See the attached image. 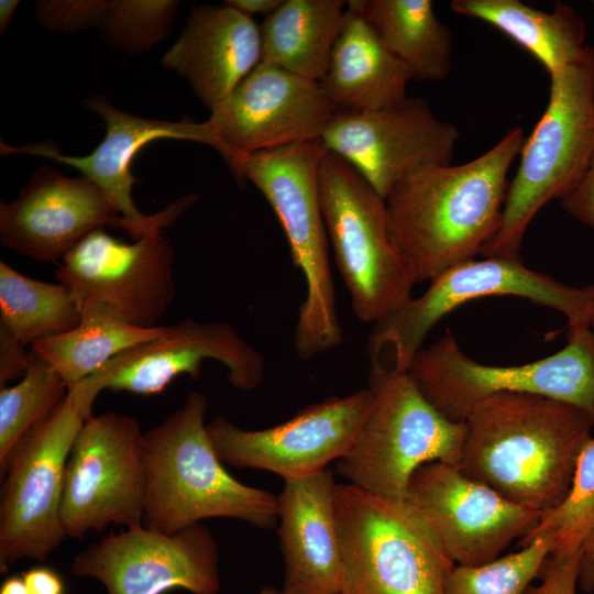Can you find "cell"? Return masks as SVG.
<instances>
[{"mask_svg":"<svg viewBox=\"0 0 594 594\" xmlns=\"http://www.w3.org/2000/svg\"><path fill=\"white\" fill-rule=\"evenodd\" d=\"M525 140L516 127L476 158L428 167L389 191L391 237L415 284L483 252L499 228L507 174Z\"/></svg>","mask_w":594,"mask_h":594,"instance_id":"cell-1","label":"cell"},{"mask_svg":"<svg viewBox=\"0 0 594 594\" xmlns=\"http://www.w3.org/2000/svg\"><path fill=\"white\" fill-rule=\"evenodd\" d=\"M457 464L504 498L546 514L566 497L594 420L548 397L497 393L471 407Z\"/></svg>","mask_w":594,"mask_h":594,"instance_id":"cell-2","label":"cell"},{"mask_svg":"<svg viewBox=\"0 0 594 594\" xmlns=\"http://www.w3.org/2000/svg\"><path fill=\"white\" fill-rule=\"evenodd\" d=\"M208 402L190 392L183 406L145 432L143 526L174 534L208 518L277 526V496L235 480L218 457L205 422Z\"/></svg>","mask_w":594,"mask_h":594,"instance_id":"cell-3","label":"cell"},{"mask_svg":"<svg viewBox=\"0 0 594 594\" xmlns=\"http://www.w3.org/2000/svg\"><path fill=\"white\" fill-rule=\"evenodd\" d=\"M324 153L319 138L243 155L232 169L270 204L304 276L305 299L294 331L295 351L302 360L328 352L343 340L320 198Z\"/></svg>","mask_w":594,"mask_h":594,"instance_id":"cell-4","label":"cell"},{"mask_svg":"<svg viewBox=\"0 0 594 594\" xmlns=\"http://www.w3.org/2000/svg\"><path fill=\"white\" fill-rule=\"evenodd\" d=\"M369 388L370 407L337 472L348 484L403 504L421 465L459 463L464 422L439 413L407 371L372 364Z\"/></svg>","mask_w":594,"mask_h":594,"instance_id":"cell-5","label":"cell"},{"mask_svg":"<svg viewBox=\"0 0 594 594\" xmlns=\"http://www.w3.org/2000/svg\"><path fill=\"white\" fill-rule=\"evenodd\" d=\"M549 76L548 106L525 140L499 228L482 252L485 257L519 256L532 219L578 184L594 153V50Z\"/></svg>","mask_w":594,"mask_h":594,"instance_id":"cell-6","label":"cell"},{"mask_svg":"<svg viewBox=\"0 0 594 594\" xmlns=\"http://www.w3.org/2000/svg\"><path fill=\"white\" fill-rule=\"evenodd\" d=\"M493 296L528 299L563 314L570 329L591 327L594 285L572 287L527 267L520 256H490L457 264L418 297L373 324L367 338L372 363L407 371L432 328L465 302Z\"/></svg>","mask_w":594,"mask_h":594,"instance_id":"cell-7","label":"cell"},{"mask_svg":"<svg viewBox=\"0 0 594 594\" xmlns=\"http://www.w3.org/2000/svg\"><path fill=\"white\" fill-rule=\"evenodd\" d=\"M420 392L444 417L463 421L481 399L497 393L532 394L572 405L594 420V330L570 329L566 344L520 365H487L466 355L451 333L421 348L408 369Z\"/></svg>","mask_w":594,"mask_h":594,"instance_id":"cell-8","label":"cell"},{"mask_svg":"<svg viewBox=\"0 0 594 594\" xmlns=\"http://www.w3.org/2000/svg\"><path fill=\"white\" fill-rule=\"evenodd\" d=\"M320 198L329 244L356 318L376 323L416 285L389 232L385 199L345 160L326 151Z\"/></svg>","mask_w":594,"mask_h":594,"instance_id":"cell-9","label":"cell"},{"mask_svg":"<svg viewBox=\"0 0 594 594\" xmlns=\"http://www.w3.org/2000/svg\"><path fill=\"white\" fill-rule=\"evenodd\" d=\"M340 594H446L455 565L405 504L337 484Z\"/></svg>","mask_w":594,"mask_h":594,"instance_id":"cell-10","label":"cell"},{"mask_svg":"<svg viewBox=\"0 0 594 594\" xmlns=\"http://www.w3.org/2000/svg\"><path fill=\"white\" fill-rule=\"evenodd\" d=\"M88 420L68 392L18 443L1 476L0 571L23 558L45 562L66 537L62 502L67 461Z\"/></svg>","mask_w":594,"mask_h":594,"instance_id":"cell-11","label":"cell"},{"mask_svg":"<svg viewBox=\"0 0 594 594\" xmlns=\"http://www.w3.org/2000/svg\"><path fill=\"white\" fill-rule=\"evenodd\" d=\"M147 469L145 432L134 417L109 411L80 428L66 466L62 522L81 539L111 524L143 525Z\"/></svg>","mask_w":594,"mask_h":594,"instance_id":"cell-12","label":"cell"},{"mask_svg":"<svg viewBox=\"0 0 594 594\" xmlns=\"http://www.w3.org/2000/svg\"><path fill=\"white\" fill-rule=\"evenodd\" d=\"M173 264L174 249L161 231L127 243L100 229L58 262L55 277L68 288L80 314L98 309L120 321L154 328L175 297Z\"/></svg>","mask_w":594,"mask_h":594,"instance_id":"cell-13","label":"cell"},{"mask_svg":"<svg viewBox=\"0 0 594 594\" xmlns=\"http://www.w3.org/2000/svg\"><path fill=\"white\" fill-rule=\"evenodd\" d=\"M404 504L455 565L499 558L513 541L527 537L542 515L441 461L416 470Z\"/></svg>","mask_w":594,"mask_h":594,"instance_id":"cell-14","label":"cell"},{"mask_svg":"<svg viewBox=\"0 0 594 594\" xmlns=\"http://www.w3.org/2000/svg\"><path fill=\"white\" fill-rule=\"evenodd\" d=\"M205 360L226 366L228 381L240 391L256 388L264 377L262 355L231 324L187 318L166 326L157 338L117 354L68 391L82 409L92 415L101 391L143 396L160 394L179 375L198 380Z\"/></svg>","mask_w":594,"mask_h":594,"instance_id":"cell-15","label":"cell"},{"mask_svg":"<svg viewBox=\"0 0 594 594\" xmlns=\"http://www.w3.org/2000/svg\"><path fill=\"white\" fill-rule=\"evenodd\" d=\"M75 576L99 581L108 594H218L219 547L211 531L195 524L174 534L146 527L110 534L73 560Z\"/></svg>","mask_w":594,"mask_h":594,"instance_id":"cell-16","label":"cell"},{"mask_svg":"<svg viewBox=\"0 0 594 594\" xmlns=\"http://www.w3.org/2000/svg\"><path fill=\"white\" fill-rule=\"evenodd\" d=\"M459 139L458 128L419 97L372 111H340L320 138L326 151L350 163L384 199L408 176L451 164Z\"/></svg>","mask_w":594,"mask_h":594,"instance_id":"cell-17","label":"cell"},{"mask_svg":"<svg viewBox=\"0 0 594 594\" xmlns=\"http://www.w3.org/2000/svg\"><path fill=\"white\" fill-rule=\"evenodd\" d=\"M340 111L320 81L261 62L206 122L233 169L243 155L321 138Z\"/></svg>","mask_w":594,"mask_h":594,"instance_id":"cell-18","label":"cell"},{"mask_svg":"<svg viewBox=\"0 0 594 594\" xmlns=\"http://www.w3.org/2000/svg\"><path fill=\"white\" fill-rule=\"evenodd\" d=\"M82 106L87 111L99 114L106 122L103 140L88 155H65L48 141L23 146H10L1 142V154L36 155L77 168L82 176L106 193L120 216L129 222L134 240L170 226L199 199L196 194L186 195L161 212L152 216L143 215L133 202L131 194L135 182L131 174V163L143 146L161 139L185 140L209 145L223 158L226 156L223 145L206 121L174 122L141 118L117 109L101 95L84 100Z\"/></svg>","mask_w":594,"mask_h":594,"instance_id":"cell-19","label":"cell"},{"mask_svg":"<svg viewBox=\"0 0 594 594\" xmlns=\"http://www.w3.org/2000/svg\"><path fill=\"white\" fill-rule=\"evenodd\" d=\"M371 399L369 387L330 397L279 425L258 430L243 429L219 416L207 424V431L223 463L270 471L283 480L301 477L327 469L345 454Z\"/></svg>","mask_w":594,"mask_h":594,"instance_id":"cell-20","label":"cell"},{"mask_svg":"<svg viewBox=\"0 0 594 594\" xmlns=\"http://www.w3.org/2000/svg\"><path fill=\"white\" fill-rule=\"evenodd\" d=\"M131 227L89 178L68 177L50 166L35 169L19 196L0 205V242L37 262H61L103 227Z\"/></svg>","mask_w":594,"mask_h":594,"instance_id":"cell-21","label":"cell"},{"mask_svg":"<svg viewBox=\"0 0 594 594\" xmlns=\"http://www.w3.org/2000/svg\"><path fill=\"white\" fill-rule=\"evenodd\" d=\"M277 496V534L287 594H340L342 549L337 482L329 469L284 480Z\"/></svg>","mask_w":594,"mask_h":594,"instance_id":"cell-22","label":"cell"},{"mask_svg":"<svg viewBox=\"0 0 594 594\" xmlns=\"http://www.w3.org/2000/svg\"><path fill=\"white\" fill-rule=\"evenodd\" d=\"M262 62L261 31L252 18L222 6L193 8L162 58L212 110Z\"/></svg>","mask_w":594,"mask_h":594,"instance_id":"cell-23","label":"cell"},{"mask_svg":"<svg viewBox=\"0 0 594 594\" xmlns=\"http://www.w3.org/2000/svg\"><path fill=\"white\" fill-rule=\"evenodd\" d=\"M410 70L384 45L364 13V0L346 2L342 30L320 81L341 111L381 109L407 97Z\"/></svg>","mask_w":594,"mask_h":594,"instance_id":"cell-24","label":"cell"},{"mask_svg":"<svg viewBox=\"0 0 594 594\" xmlns=\"http://www.w3.org/2000/svg\"><path fill=\"white\" fill-rule=\"evenodd\" d=\"M345 9L343 0H283L260 25L262 62L321 81L342 30Z\"/></svg>","mask_w":594,"mask_h":594,"instance_id":"cell-25","label":"cell"},{"mask_svg":"<svg viewBox=\"0 0 594 594\" xmlns=\"http://www.w3.org/2000/svg\"><path fill=\"white\" fill-rule=\"evenodd\" d=\"M452 10L487 22L534 55L552 75L588 54L585 24L570 6L557 3L550 12L519 0H454Z\"/></svg>","mask_w":594,"mask_h":594,"instance_id":"cell-26","label":"cell"},{"mask_svg":"<svg viewBox=\"0 0 594 594\" xmlns=\"http://www.w3.org/2000/svg\"><path fill=\"white\" fill-rule=\"evenodd\" d=\"M364 13L387 50L416 80L438 81L452 66V35L430 0H364Z\"/></svg>","mask_w":594,"mask_h":594,"instance_id":"cell-27","label":"cell"},{"mask_svg":"<svg viewBox=\"0 0 594 594\" xmlns=\"http://www.w3.org/2000/svg\"><path fill=\"white\" fill-rule=\"evenodd\" d=\"M166 326L142 328L91 309L81 312L77 327L40 340L31 350L45 360L63 378L68 389L101 369L117 354L157 338Z\"/></svg>","mask_w":594,"mask_h":594,"instance_id":"cell-28","label":"cell"},{"mask_svg":"<svg viewBox=\"0 0 594 594\" xmlns=\"http://www.w3.org/2000/svg\"><path fill=\"white\" fill-rule=\"evenodd\" d=\"M81 314L68 288L25 276L0 262V328L22 344L70 331Z\"/></svg>","mask_w":594,"mask_h":594,"instance_id":"cell-29","label":"cell"},{"mask_svg":"<svg viewBox=\"0 0 594 594\" xmlns=\"http://www.w3.org/2000/svg\"><path fill=\"white\" fill-rule=\"evenodd\" d=\"M551 535V552L580 551L579 586L594 591V438H590L579 455L571 488L554 509L542 514L536 528L518 543Z\"/></svg>","mask_w":594,"mask_h":594,"instance_id":"cell-30","label":"cell"},{"mask_svg":"<svg viewBox=\"0 0 594 594\" xmlns=\"http://www.w3.org/2000/svg\"><path fill=\"white\" fill-rule=\"evenodd\" d=\"M68 387L41 356L30 351L22 380L0 388V476L20 440L66 397Z\"/></svg>","mask_w":594,"mask_h":594,"instance_id":"cell-31","label":"cell"},{"mask_svg":"<svg viewBox=\"0 0 594 594\" xmlns=\"http://www.w3.org/2000/svg\"><path fill=\"white\" fill-rule=\"evenodd\" d=\"M553 543L551 535H543L521 546L520 550L488 563L454 565L446 594H524L539 578Z\"/></svg>","mask_w":594,"mask_h":594,"instance_id":"cell-32","label":"cell"},{"mask_svg":"<svg viewBox=\"0 0 594 594\" xmlns=\"http://www.w3.org/2000/svg\"><path fill=\"white\" fill-rule=\"evenodd\" d=\"M178 7L174 0H109L98 30L111 48L143 54L169 35Z\"/></svg>","mask_w":594,"mask_h":594,"instance_id":"cell-33","label":"cell"},{"mask_svg":"<svg viewBox=\"0 0 594 594\" xmlns=\"http://www.w3.org/2000/svg\"><path fill=\"white\" fill-rule=\"evenodd\" d=\"M109 0H42L35 6L37 22L45 29L73 34L99 28Z\"/></svg>","mask_w":594,"mask_h":594,"instance_id":"cell-34","label":"cell"},{"mask_svg":"<svg viewBox=\"0 0 594 594\" xmlns=\"http://www.w3.org/2000/svg\"><path fill=\"white\" fill-rule=\"evenodd\" d=\"M580 560L578 550L551 552L539 575L540 583L529 585L524 594H575Z\"/></svg>","mask_w":594,"mask_h":594,"instance_id":"cell-35","label":"cell"},{"mask_svg":"<svg viewBox=\"0 0 594 594\" xmlns=\"http://www.w3.org/2000/svg\"><path fill=\"white\" fill-rule=\"evenodd\" d=\"M561 202L570 216L594 228V153L584 174Z\"/></svg>","mask_w":594,"mask_h":594,"instance_id":"cell-36","label":"cell"},{"mask_svg":"<svg viewBox=\"0 0 594 594\" xmlns=\"http://www.w3.org/2000/svg\"><path fill=\"white\" fill-rule=\"evenodd\" d=\"M24 344L0 328V386L19 376H23L30 363V352Z\"/></svg>","mask_w":594,"mask_h":594,"instance_id":"cell-37","label":"cell"},{"mask_svg":"<svg viewBox=\"0 0 594 594\" xmlns=\"http://www.w3.org/2000/svg\"><path fill=\"white\" fill-rule=\"evenodd\" d=\"M29 594H65L66 586L61 574L50 566H33L22 574Z\"/></svg>","mask_w":594,"mask_h":594,"instance_id":"cell-38","label":"cell"},{"mask_svg":"<svg viewBox=\"0 0 594 594\" xmlns=\"http://www.w3.org/2000/svg\"><path fill=\"white\" fill-rule=\"evenodd\" d=\"M283 0H227L223 4L252 18L255 14L268 16L282 4Z\"/></svg>","mask_w":594,"mask_h":594,"instance_id":"cell-39","label":"cell"},{"mask_svg":"<svg viewBox=\"0 0 594 594\" xmlns=\"http://www.w3.org/2000/svg\"><path fill=\"white\" fill-rule=\"evenodd\" d=\"M0 594H29L23 576L11 575L7 578L1 583Z\"/></svg>","mask_w":594,"mask_h":594,"instance_id":"cell-40","label":"cell"},{"mask_svg":"<svg viewBox=\"0 0 594 594\" xmlns=\"http://www.w3.org/2000/svg\"><path fill=\"white\" fill-rule=\"evenodd\" d=\"M18 0H1L0 1V31L1 34L7 30L10 24L14 12L19 6Z\"/></svg>","mask_w":594,"mask_h":594,"instance_id":"cell-41","label":"cell"},{"mask_svg":"<svg viewBox=\"0 0 594 594\" xmlns=\"http://www.w3.org/2000/svg\"><path fill=\"white\" fill-rule=\"evenodd\" d=\"M256 594H287L283 588H276L274 586H265L261 588Z\"/></svg>","mask_w":594,"mask_h":594,"instance_id":"cell-42","label":"cell"},{"mask_svg":"<svg viewBox=\"0 0 594 594\" xmlns=\"http://www.w3.org/2000/svg\"><path fill=\"white\" fill-rule=\"evenodd\" d=\"M592 326H593V330H594V311H593V317H592Z\"/></svg>","mask_w":594,"mask_h":594,"instance_id":"cell-43","label":"cell"},{"mask_svg":"<svg viewBox=\"0 0 594 594\" xmlns=\"http://www.w3.org/2000/svg\"><path fill=\"white\" fill-rule=\"evenodd\" d=\"M594 3V2H593ZM594 6V4H593Z\"/></svg>","mask_w":594,"mask_h":594,"instance_id":"cell-44","label":"cell"}]
</instances>
